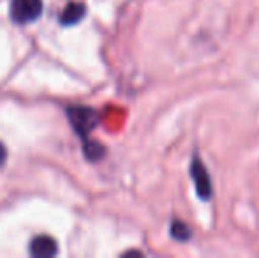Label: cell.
<instances>
[{"label": "cell", "instance_id": "6da1fadb", "mask_svg": "<svg viewBox=\"0 0 259 258\" xmlns=\"http://www.w3.org/2000/svg\"><path fill=\"white\" fill-rule=\"evenodd\" d=\"M42 13V0H13L11 2V18L16 23L35 21Z\"/></svg>", "mask_w": 259, "mask_h": 258}, {"label": "cell", "instance_id": "7a4b0ae2", "mask_svg": "<svg viewBox=\"0 0 259 258\" xmlns=\"http://www.w3.org/2000/svg\"><path fill=\"white\" fill-rule=\"evenodd\" d=\"M67 115H69V121H71L72 128H74L76 133L79 136L87 138V134L90 133L94 128L97 126V114L90 108H85V106H72L67 110Z\"/></svg>", "mask_w": 259, "mask_h": 258}, {"label": "cell", "instance_id": "3957f363", "mask_svg": "<svg viewBox=\"0 0 259 258\" xmlns=\"http://www.w3.org/2000/svg\"><path fill=\"white\" fill-rule=\"evenodd\" d=\"M191 177L196 184V193L201 200H210L211 198V180L208 175V170L205 168L199 158L192 159L191 165Z\"/></svg>", "mask_w": 259, "mask_h": 258}, {"label": "cell", "instance_id": "277c9868", "mask_svg": "<svg viewBox=\"0 0 259 258\" xmlns=\"http://www.w3.org/2000/svg\"><path fill=\"white\" fill-rule=\"evenodd\" d=\"M58 253V246L48 235H39L30 242V255L35 258H50Z\"/></svg>", "mask_w": 259, "mask_h": 258}, {"label": "cell", "instance_id": "5b68a950", "mask_svg": "<svg viewBox=\"0 0 259 258\" xmlns=\"http://www.w3.org/2000/svg\"><path fill=\"white\" fill-rule=\"evenodd\" d=\"M85 13H87V7L83 6L81 2H69L67 6L64 7V11H62L60 21L64 25H74L83 20Z\"/></svg>", "mask_w": 259, "mask_h": 258}, {"label": "cell", "instance_id": "8992f818", "mask_svg": "<svg viewBox=\"0 0 259 258\" xmlns=\"http://www.w3.org/2000/svg\"><path fill=\"white\" fill-rule=\"evenodd\" d=\"M171 235H173V239H177V241L185 242L191 239V228H189L184 221L177 219V221H173V225H171Z\"/></svg>", "mask_w": 259, "mask_h": 258}, {"label": "cell", "instance_id": "52a82bcc", "mask_svg": "<svg viewBox=\"0 0 259 258\" xmlns=\"http://www.w3.org/2000/svg\"><path fill=\"white\" fill-rule=\"evenodd\" d=\"M85 154L89 159L92 161H97L104 156V147L97 141H85Z\"/></svg>", "mask_w": 259, "mask_h": 258}, {"label": "cell", "instance_id": "ba28073f", "mask_svg": "<svg viewBox=\"0 0 259 258\" xmlns=\"http://www.w3.org/2000/svg\"><path fill=\"white\" fill-rule=\"evenodd\" d=\"M6 158H7V151H6V147H4V145L0 143V165H4Z\"/></svg>", "mask_w": 259, "mask_h": 258}]
</instances>
